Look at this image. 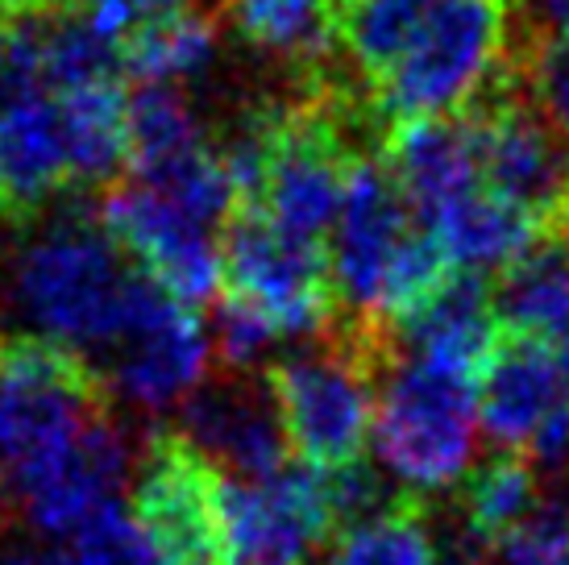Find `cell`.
Masks as SVG:
<instances>
[{
    "label": "cell",
    "instance_id": "603a6c76",
    "mask_svg": "<svg viewBox=\"0 0 569 565\" xmlns=\"http://www.w3.org/2000/svg\"><path fill=\"white\" fill-rule=\"evenodd\" d=\"M329 565H445L428 528V503L411 495L382 516L341 528L329 545Z\"/></svg>",
    "mask_w": 569,
    "mask_h": 565
},
{
    "label": "cell",
    "instance_id": "5b68a950",
    "mask_svg": "<svg viewBox=\"0 0 569 565\" xmlns=\"http://www.w3.org/2000/svg\"><path fill=\"white\" fill-rule=\"evenodd\" d=\"M478 383L437 366L391 358L379 378L375 454L408 495H432L466 478L475 457Z\"/></svg>",
    "mask_w": 569,
    "mask_h": 565
},
{
    "label": "cell",
    "instance_id": "e0dca14e",
    "mask_svg": "<svg viewBox=\"0 0 569 565\" xmlns=\"http://www.w3.org/2000/svg\"><path fill=\"white\" fill-rule=\"evenodd\" d=\"M499 341H503V329L495 316L490 279L470 270H458L420 313H411L387 333L391 358L425 361L470 383H482L490 358L499 354Z\"/></svg>",
    "mask_w": 569,
    "mask_h": 565
},
{
    "label": "cell",
    "instance_id": "d6986e66",
    "mask_svg": "<svg viewBox=\"0 0 569 565\" xmlns=\"http://www.w3.org/2000/svg\"><path fill=\"white\" fill-rule=\"evenodd\" d=\"M495 316L503 337L561 346L569 341V241L561 234H545L490 282Z\"/></svg>",
    "mask_w": 569,
    "mask_h": 565
},
{
    "label": "cell",
    "instance_id": "836d02e7",
    "mask_svg": "<svg viewBox=\"0 0 569 565\" xmlns=\"http://www.w3.org/2000/svg\"><path fill=\"white\" fill-rule=\"evenodd\" d=\"M0 565H80V557L63 549H13L0 557Z\"/></svg>",
    "mask_w": 569,
    "mask_h": 565
},
{
    "label": "cell",
    "instance_id": "4dcf8cb0",
    "mask_svg": "<svg viewBox=\"0 0 569 565\" xmlns=\"http://www.w3.org/2000/svg\"><path fill=\"white\" fill-rule=\"evenodd\" d=\"M528 96L537 112L553 126V133L569 146V47L545 42L528 59Z\"/></svg>",
    "mask_w": 569,
    "mask_h": 565
},
{
    "label": "cell",
    "instance_id": "5bb4252c",
    "mask_svg": "<svg viewBox=\"0 0 569 565\" xmlns=\"http://www.w3.org/2000/svg\"><path fill=\"white\" fill-rule=\"evenodd\" d=\"M379 158L403 191L411 217L432 229L449 208L482 188V121L478 112H466L396 126L387 129Z\"/></svg>",
    "mask_w": 569,
    "mask_h": 565
},
{
    "label": "cell",
    "instance_id": "7c38bea8",
    "mask_svg": "<svg viewBox=\"0 0 569 565\" xmlns=\"http://www.w3.org/2000/svg\"><path fill=\"white\" fill-rule=\"evenodd\" d=\"M482 121V188L523 208L545 234H561L569 217V146L553 126L516 96H495Z\"/></svg>",
    "mask_w": 569,
    "mask_h": 565
},
{
    "label": "cell",
    "instance_id": "cb8c5ba5",
    "mask_svg": "<svg viewBox=\"0 0 569 565\" xmlns=\"http://www.w3.org/2000/svg\"><path fill=\"white\" fill-rule=\"evenodd\" d=\"M229 13L253 47L312 63L332 47V0H229Z\"/></svg>",
    "mask_w": 569,
    "mask_h": 565
},
{
    "label": "cell",
    "instance_id": "44dd1931",
    "mask_svg": "<svg viewBox=\"0 0 569 565\" xmlns=\"http://www.w3.org/2000/svg\"><path fill=\"white\" fill-rule=\"evenodd\" d=\"M540 512V470L523 449L490 454L461 483V528L495 549Z\"/></svg>",
    "mask_w": 569,
    "mask_h": 565
},
{
    "label": "cell",
    "instance_id": "8fae6325",
    "mask_svg": "<svg viewBox=\"0 0 569 565\" xmlns=\"http://www.w3.org/2000/svg\"><path fill=\"white\" fill-rule=\"evenodd\" d=\"M411 225H416V217H411L403 191L396 188V179L387 171V162L362 155L349 167L341 217H337V229L329 237L341 325H358L370 333L387 267L403 246V237L411 234Z\"/></svg>",
    "mask_w": 569,
    "mask_h": 565
},
{
    "label": "cell",
    "instance_id": "e575fe53",
    "mask_svg": "<svg viewBox=\"0 0 569 565\" xmlns=\"http://www.w3.org/2000/svg\"><path fill=\"white\" fill-rule=\"evenodd\" d=\"M76 0H0V13H17V17H54L67 13Z\"/></svg>",
    "mask_w": 569,
    "mask_h": 565
},
{
    "label": "cell",
    "instance_id": "1f68e13d",
    "mask_svg": "<svg viewBox=\"0 0 569 565\" xmlns=\"http://www.w3.org/2000/svg\"><path fill=\"white\" fill-rule=\"evenodd\" d=\"M171 9H179V0H92L88 21L112 42H126L133 30H142L146 21L171 13Z\"/></svg>",
    "mask_w": 569,
    "mask_h": 565
},
{
    "label": "cell",
    "instance_id": "8992f818",
    "mask_svg": "<svg viewBox=\"0 0 569 565\" xmlns=\"http://www.w3.org/2000/svg\"><path fill=\"white\" fill-rule=\"evenodd\" d=\"M221 296L250 304L279 337L332 329L341 320L329 246L283 234L262 208L238 205L217 237Z\"/></svg>",
    "mask_w": 569,
    "mask_h": 565
},
{
    "label": "cell",
    "instance_id": "3957f363",
    "mask_svg": "<svg viewBox=\"0 0 569 565\" xmlns=\"http://www.w3.org/2000/svg\"><path fill=\"white\" fill-rule=\"evenodd\" d=\"M391 361L382 337L332 325L329 346L300 358H274L262 370L279 404L291 462L308 470H346L375 437L379 378Z\"/></svg>",
    "mask_w": 569,
    "mask_h": 565
},
{
    "label": "cell",
    "instance_id": "277c9868",
    "mask_svg": "<svg viewBox=\"0 0 569 565\" xmlns=\"http://www.w3.org/2000/svg\"><path fill=\"white\" fill-rule=\"evenodd\" d=\"M112 420V387L80 349L50 337L0 341V478L38 470L92 424Z\"/></svg>",
    "mask_w": 569,
    "mask_h": 565
},
{
    "label": "cell",
    "instance_id": "f1b7e54d",
    "mask_svg": "<svg viewBox=\"0 0 569 565\" xmlns=\"http://www.w3.org/2000/svg\"><path fill=\"white\" fill-rule=\"evenodd\" d=\"M274 341H279V333L267 316L253 313L241 299L221 296V304H217V358H221V370L250 375Z\"/></svg>",
    "mask_w": 569,
    "mask_h": 565
},
{
    "label": "cell",
    "instance_id": "f35d334b",
    "mask_svg": "<svg viewBox=\"0 0 569 565\" xmlns=\"http://www.w3.org/2000/svg\"><path fill=\"white\" fill-rule=\"evenodd\" d=\"M332 4H346V9H349V4H358V0H332Z\"/></svg>",
    "mask_w": 569,
    "mask_h": 565
},
{
    "label": "cell",
    "instance_id": "ffe728a7",
    "mask_svg": "<svg viewBox=\"0 0 569 565\" xmlns=\"http://www.w3.org/2000/svg\"><path fill=\"white\" fill-rule=\"evenodd\" d=\"M432 234L441 237L445 254L458 270L499 279L507 267H516L523 254L537 246L545 229L523 208L507 205L503 196L478 188L475 196H466L461 205L449 208L432 225Z\"/></svg>",
    "mask_w": 569,
    "mask_h": 565
},
{
    "label": "cell",
    "instance_id": "4316f807",
    "mask_svg": "<svg viewBox=\"0 0 569 565\" xmlns=\"http://www.w3.org/2000/svg\"><path fill=\"white\" fill-rule=\"evenodd\" d=\"M428 9H432V0H358V4H349L346 21H341V42H346L349 59L379 83L408 50Z\"/></svg>",
    "mask_w": 569,
    "mask_h": 565
},
{
    "label": "cell",
    "instance_id": "ba28073f",
    "mask_svg": "<svg viewBox=\"0 0 569 565\" xmlns=\"http://www.w3.org/2000/svg\"><path fill=\"white\" fill-rule=\"evenodd\" d=\"M112 395H126L142 408H167L179 395L204 383L208 337L196 308L167 296L159 282L138 270L129 287V308L121 333L109 349Z\"/></svg>",
    "mask_w": 569,
    "mask_h": 565
},
{
    "label": "cell",
    "instance_id": "6da1fadb",
    "mask_svg": "<svg viewBox=\"0 0 569 565\" xmlns=\"http://www.w3.org/2000/svg\"><path fill=\"white\" fill-rule=\"evenodd\" d=\"M138 267L117 250L104 225L83 205L59 208L30 225L9 270V299L38 337L88 354H109L129 308Z\"/></svg>",
    "mask_w": 569,
    "mask_h": 565
},
{
    "label": "cell",
    "instance_id": "52a82bcc",
    "mask_svg": "<svg viewBox=\"0 0 569 565\" xmlns=\"http://www.w3.org/2000/svg\"><path fill=\"white\" fill-rule=\"evenodd\" d=\"M224 470L183 433L162 424L146 437L129 516L162 565H233L221 519Z\"/></svg>",
    "mask_w": 569,
    "mask_h": 565
},
{
    "label": "cell",
    "instance_id": "9c48e42d",
    "mask_svg": "<svg viewBox=\"0 0 569 565\" xmlns=\"http://www.w3.org/2000/svg\"><path fill=\"white\" fill-rule=\"evenodd\" d=\"M221 519L233 565H303L337 536L329 483L300 462L274 478L224 474Z\"/></svg>",
    "mask_w": 569,
    "mask_h": 565
},
{
    "label": "cell",
    "instance_id": "4fadbf2b",
    "mask_svg": "<svg viewBox=\"0 0 569 565\" xmlns=\"http://www.w3.org/2000/svg\"><path fill=\"white\" fill-rule=\"evenodd\" d=\"M183 420V433L217 466H229L233 478H274L291 462L267 375L221 370L217 378H204L191 391Z\"/></svg>",
    "mask_w": 569,
    "mask_h": 565
},
{
    "label": "cell",
    "instance_id": "2e32d148",
    "mask_svg": "<svg viewBox=\"0 0 569 565\" xmlns=\"http://www.w3.org/2000/svg\"><path fill=\"white\" fill-rule=\"evenodd\" d=\"M126 440L117 433V424L100 420L83 437L71 440L63 454H54L38 470L17 478L9 490L21 499L38 533L76 536L100 507L117 503V490L126 487Z\"/></svg>",
    "mask_w": 569,
    "mask_h": 565
},
{
    "label": "cell",
    "instance_id": "f546056e",
    "mask_svg": "<svg viewBox=\"0 0 569 565\" xmlns=\"http://www.w3.org/2000/svg\"><path fill=\"white\" fill-rule=\"evenodd\" d=\"M499 565H569V516L557 507H540L511 536L495 545Z\"/></svg>",
    "mask_w": 569,
    "mask_h": 565
},
{
    "label": "cell",
    "instance_id": "d4e9b609",
    "mask_svg": "<svg viewBox=\"0 0 569 565\" xmlns=\"http://www.w3.org/2000/svg\"><path fill=\"white\" fill-rule=\"evenodd\" d=\"M200 146H208L204 126L171 83H138V92H129V175H142Z\"/></svg>",
    "mask_w": 569,
    "mask_h": 565
},
{
    "label": "cell",
    "instance_id": "d590c367",
    "mask_svg": "<svg viewBox=\"0 0 569 565\" xmlns=\"http://www.w3.org/2000/svg\"><path fill=\"white\" fill-rule=\"evenodd\" d=\"M13 33L4 26V17H0V79H4V67H9V59H13Z\"/></svg>",
    "mask_w": 569,
    "mask_h": 565
},
{
    "label": "cell",
    "instance_id": "d6a6232c",
    "mask_svg": "<svg viewBox=\"0 0 569 565\" xmlns=\"http://www.w3.org/2000/svg\"><path fill=\"white\" fill-rule=\"evenodd\" d=\"M528 17L537 21L545 42H566L569 47V0H523Z\"/></svg>",
    "mask_w": 569,
    "mask_h": 565
},
{
    "label": "cell",
    "instance_id": "484cf974",
    "mask_svg": "<svg viewBox=\"0 0 569 565\" xmlns=\"http://www.w3.org/2000/svg\"><path fill=\"white\" fill-rule=\"evenodd\" d=\"M126 76L121 42L96 30L88 17H63L42 30V88L54 96L117 83Z\"/></svg>",
    "mask_w": 569,
    "mask_h": 565
},
{
    "label": "cell",
    "instance_id": "ac0fdd59",
    "mask_svg": "<svg viewBox=\"0 0 569 565\" xmlns=\"http://www.w3.org/2000/svg\"><path fill=\"white\" fill-rule=\"evenodd\" d=\"M569 404L557 346L503 337L478 383V424L499 449H528L537 428Z\"/></svg>",
    "mask_w": 569,
    "mask_h": 565
},
{
    "label": "cell",
    "instance_id": "7a4b0ae2",
    "mask_svg": "<svg viewBox=\"0 0 569 565\" xmlns=\"http://www.w3.org/2000/svg\"><path fill=\"white\" fill-rule=\"evenodd\" d=\"M507 0H432L399 63L375 83L382 126L441 121L487 109L507 83Z\"/></svg>",
    "mask_w": 569,
    "mask_h": 565
},
{
    "label": "cell",
    "instance_id": "7402d4cb",
    "mask_svg": "<svg viewBox=\"0 0 569 565\" xmlns=\"http://www.w3.org/2000/svg\"><path fill=\"white\" fill-rule=\"evenodd\" d=\"M217 54V30L212 21L200 17L196 9H171V13L146 21L142 30H133L121 42V59H126V76L138 83H179L204 71Z\"/></svg>",
    "mask_w": 569,
    "mask_h": 565
},
{
    "label": "cell",
    "instance_id": "9a60e30c",
    "mask_svg": "<svg viewBox=\"0 0 569 565\" xmlns=\"http://www.w3.org/2000/svg\"><path fill=\"white\" fill-rule=\"evenodd\" d=\"M59 196H71L59 96L26 92L0 100V225L30 229Z\"/></svg>",
    "mask_w": 569,
    "mask_h": 565
},
{
    "label": "cell",
    "instance_id": "74e56055",
    "mask_svg": "<svg viewBox=\"0 0 569 565\" xmlns=\"http://www.w3.org/2000/svg\"><path fill=\"white\" fill-rule=\"evenodd\" d=\"M561 237H566V241H569V217H566V225H561Z\"/></svg>",
    "mask_w": 569,
    "mask_h": 565
},
{
    "label": "cell",
    "instance_id": "83f0119b",
    "mask_svg": "<svg viewBox=\"0 0 569 565\" xmlns=\"http://www.w3.org/2000/svg\"><path fill=\"white\" fill-rule=\"evenodd\" d=\"M80 565H162V557L154 553V545L142 536V528L133 524V516H126L121 503L100 507L80 533L71 536Z\"/></svg>",
    "mask_w": 569,
    "mask_h": 565
},
{
    "label": "cell",
    "instance_id": "30bf717a",
    "mask_svg": "<svg viewBox=\"0 0 569 565\" xmlns=\"http://www.w3.org/2000/svg\"><path fill=\"white\" fill-rule=\"evenodd\" d=\"M96 217L104 225V234L117 241V250L179 304L200 308L221 287L212 229L188 217L183 208L167 205L142 184H133V179L112 184L100 196Z\"/></svg>",
    "mask_w": 569,
    "mask_h": 565
},
{
    "label": "cell",
    "instance_id": "8d00e7d4",
    "mask_svg": "<svg viewBox=\"0 0 569 565\" xmlns=\"http://www.w3.org/2000/svg\"><path fill=\"white\" fill-rule=\"evenodd\" d=\"M9 499H13V495H4V478H0V524H4V512H9Z\"/></svg>",
    "mask_w": 569,
    "mask_h": 565
}]
</instances>
